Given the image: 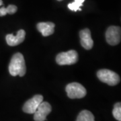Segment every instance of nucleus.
<instances>
[{"label": "nucleus", "instance_id": "13", "mask_svg": "<svg viewBox=\"0 0 121 121\" xmlns=\"http://www.w3.org/2000/svg\"><path fill=\"white\" fill-rule=\"evenodd\" d=\"M113 117L118 121H121V104L118 102L115 104L112 110Z\"/></svg>", "mask_w": 121, "mask_h": 121}, {"label": "nucleus", "instance_id": "1", "mask_svg": "<svg viewBox=\"0 0 121 121\" xmlns=\"http://www.w3.org/2000/svg\"><path fill=\"white\" fill-rule=\"evenodd\" d=\"M9 72L11 75L23 77L26 72V67L24 56L17 52L13 55L9 65Z\"/></svg>", "mask_w": 121, "mask_h": 121}, {"label": "nucleus", "instance_id": "9", "mask_svg": "<svg viewBox=\"0 0 121 121\" xmlns=\"http://www.w3.org/2000/svg\"><path fill=\"white\" fill-rule=\"evenodd\" d=\"M26 36V32L24 30H18L16 36H14L12 34L8 35L6 36V42L9 46L14 47L17 46L24 40Z\"/></svg>", "mask_w": 121, "mask_h": 121}, {"label": "nucleus", "instance_id": "2", "mask_svg": "<svg viewBox=\"0 0 121 121\" xmlns=\"http://www.w3.org/2000/svg\"><path fill=\"white\" fill-rule=\"evenodd\" d=\"M97 77L102 82L109 86H116L121 81L120 76L109 69H100L97 72Z\"/></svg>", "mask_w": 121, "mask_h": 121}, {"label": "nucleus", "instance_id": "7", "mask_svg": "<svg viewBox=\"0 0 121 121\" xmlns=\"http://www.w3.org/2000/svg\"><path fill=\"white\" fill-rule=\"evenodd\" d=\"M52 110L51 106L47 102H42L36 112L34 113V120L35 121H45L47 117Z\"/></svg>", "mask_w": 121, "mask_h": 121}, {"label": "nucleus", "instance_id": "4", "mask_svg": "<svg viewBox=\"0 0 121 121\" xmlns=\"http://www.w3.org/2000/svg\"><path fill=\"white\" fill-rule=\"evenodd\" d=\"M78 60V54L74 50L63 52L56 56V62L59 65H69L75 64Z\"/></svg>", "mask_w": 121, "mask_h": 121}, {"label": "nucleus", "instance_id": "3", "mask_svg": "<svg viewBox=\"0 0 121 121\" xmlns=\"http://www.w3.org/2000/svg\"><path fill=\"white\" fill-rule=\"evenodd\" d=\"M66 92L69 98L79 99L85 97L87 94L86 90L82 84L77 82L71 83L65 88Z\"/></svg>", "mask_w": 121, "mask_h": 121}, {"label": "nucleus", "instance_id": "10", "mask_svg": "<svg viewBox=\"0 0 121 121\" xmlns=\"http://www.w3.org/2000/svg\"><path fill=\"white\" fill-rule=\"evenodd\" d=\"M55 26L52 22H40L37 24L36 28L43 36H48L54 33Z\"/></svg>", "mask_w": 121, "mask_h": 121}, {"label": "nucleus", "instance_id": "17", "mask_svg": "<svg viewBox=\"0 0 121 121\" xmlns=\"http://www.w3.org/2000/svg\"><path fill=\"white\" fill-rule=\"evenodd\" d=\"M57 1H63V0H57Z\"/></svg>", "mask_w": 121, "mask_h": 121}, {"label": "nucleus", "instance_id": "5", "mask_svg": "<svg viewBox=\"0 0 121 121\" xmlns=\"http://www.w3.org/2000/svg\"><path fill=\"white\" fill-rule=\"evenodd\" d=\"M106 41L110 45H117L120 43L121 39V30L118 26H110L106 32Z\"/></svg>", "mask_w": 121, "mask_h": 121}, {"label": "nucleus", "instance_id": "6", "mask_svg": "<svg viewBox=\"0 0 121 121\" xmlns=\"http://www.w3.org/2000/svg\"><path fill=\"white\" fill-rule=\"evenodd\" d=\"M43 101V96L37 94L33 96L31 99H28L24 104L22 110L27 114H34L37 110L40 104Z\"/></svg>", "mask_w": 121, "mask_h": 121}, {"label": "nucleus", "instance_id": "12", "mask_svg": "<svg viewBox=\"0 0 121 121\" xmlns=\"http://www.w3.org/2000/svg\"><path fill=\"white\" fill-rule=\"evenodd\" d=\"M85 1V0H75L73 3L69 4L68 5V8L71 9V11L77 12L78 10L82 11L81 6H82L83 3Z\"/></svg>", "mask_w": 121, "mask_h": 121}, {"label": "nucleus", "instance_id": "8", "mask_svg": "<svg viewBox=\"0 0 121 121\" xmlns=\"http://www.w3.org/2000/svg\"><path fill=\"white\" fill-rule=\"evenodd\" d=\"M80 43L83 47L86 50H90L93 47L94 42L91 36V32L88 28L81 30L79 32Z\"/></svg>", "mask_w": 121, "mask_h": 121}, {"label": "nucleus", "instance_id": "16", "mask_svg": "<svg viewBox=\"0 0 121 121\" xmlns=\"http://www.w3.org/2000/svg\"><path fill=\"white\" fill-rule=\"evenodd\" d=\"M2 5H3V1H2V0H0V6Z\"/></svg>", "mask_w": 121, "mask_h": 121}, {"label": "nucleus", "instance_id": "15", "mask_svg": "<svg viewBox=\"0 0 121 121\" xmlns=\"http://www.w3.org/2000/svg\"><path fill=\"white\" fill-rule=\"evenodd\" d=\"M7 14L6 10H5V8L2 7L0 8V16H4Z\"/></svg>", "mask_w": 121, "mask_h": 121}, {"label": "nucleus", "instance_id": "11", "mask_svg": "<svg viewBox=\"0 0 121 121\" xmlns=\"http://www.w3.org/2000/svg\"><path fill=\"white\" fill-rule=\"evenodd\" d=\"M76 121H95V118L91 112L84 110L79 114Z\"/></svg>", "mask_w": 121, "mask_h": 121}, {"label": "nucleus", "instance_id": "14", "mask_svg": "<svg viewBox=\"0 0 121 121\" xmlns=\"http://www.w3.org/2000/svg\"><path fill=\"white\" fill-rule=\"evenodd\" d=\"M17 9V7L16 5H9L7 8H5L6 12H7V13H9V14H13V13H15L16 12Z\"/></svg>", "mask_w": 121, "mask_h": 121}]
</instances>
